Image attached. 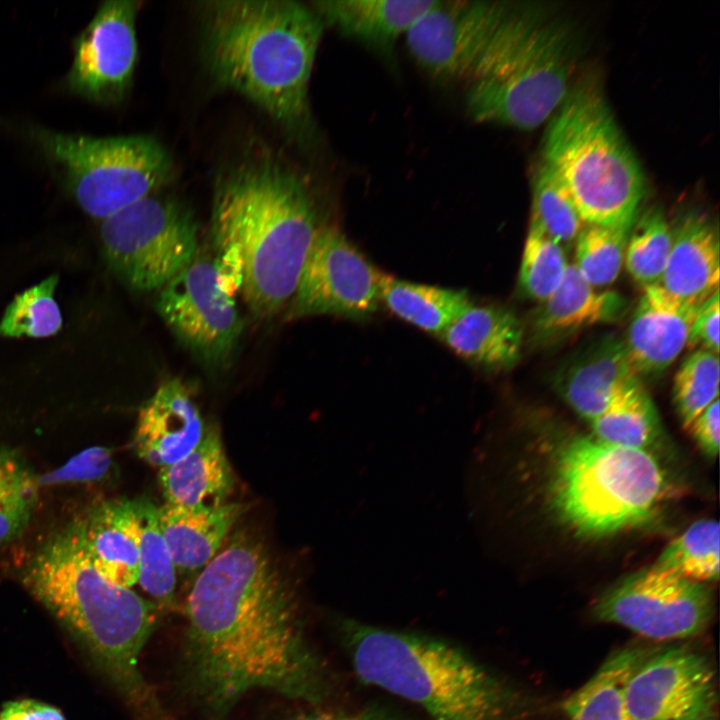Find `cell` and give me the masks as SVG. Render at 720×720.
<instances>
[{"mask_svg": "<svg viewBox=\"0 0 720 720\" xmlns=\"http://www.w3.org/2000/svg\"><path fill=\"white\" fill-rule=\"evenodd\" d=\"M185 610L190 682L214 713L223 715L254 689L319 698L321 668L294 593L256 537L234 535L201 569Z\"/></svg>", "mask_w": 720, "mask_h": 720, "instance_id": "6da1fadb", "label": "cell"}, {"mask_svg": "<svg viewBox=\"0 0 720 720\" xmlns=\"http://www.w3.org/2000/svg\"><path fill=\"white\" fill-rule=\"evenodd\" d=\"M320 226L288 170L264 162L234 169L216 186L211 218L225 289H238L256 316H273L292 298Z\"/></svg>", "mask_w": 720, "mask_h": 720, "instance_id": "7a4b0ae2", "label": "cell"}, {"mask_svg": "<svg viewBox=\"0 0 720 720\" xmlns=\"http://www.w3.org/2000/svg\"><path fill=\"white\" fill-rule=\"evenodd\" d=\"M204 9V51L215 79L281 124H300L322 34L315 11L291 0L213 1Z\"/></svg>", "mask_w": 720, "mask_h": 720, "instance_id": "3957f363", "label": "cell"}, {"mask_svg": "<svg viewBox=\"0 0 720 720\" xmlns=\"http://www.w3.org/2000/svg\"><path fill=\"white\" fill-rule=\"evenodd\" d=\"M23 582L88 647L130 701L155 706V696L138 669L140 652L155 624L154 605L95 569L80 520L42 543L25 568Z\"/></svg>", "mask_w": 720, "mask_h": 720, "instance_id": "277c9868", "label": "cell"}, {"mask_svg": "<svg viewBox=\"0 0 720 720\" xmlns=\"http://www.w3.org/2000/svg\"><path fill=\"white\" fill-rule=\"evenodd\" d=\"M357 676L422 708L432 720H511L512 690L461 649L432 637L344 624Z\"/></svg>", "mask_w": 720, "mask_h": 720, "instance_id": "5b68a950", "label": "cell"}, {"mask_svg": "<svg viewBox=\"0 0 720 720\" xmlns=\"http://www.w3.org/2000/svg\"><path fill=\"white\" fill-rule=\"evenodd\" d=\"M573 68L568 26L538 8L512 7L467 82V110L478 122L534 129L567 96Z\"/></svg>", "mask_w": 720, "mask_h": 720, "instance_id": "8992f818", "label": "cell"}, {"mask_svg": "<svg viewBox=\"0 0 720 720\" xmlns=\"http://www.w3.org/2000/svg\"><path fill=\"white\" fill-rule=\"evenodd\" d=\"M550 122L543 161L585 224L633 223L645 193L642 169L593 79L571 88Z\"/></svg>", "mask_w": 720, "mask_h": 720, "instance_id": "52a82bcc", "label": "cell"}, {"mask_svg": "<svg viewBox=\"0 0 720 720\" xmlns=\"http://www.w3.org/2000/svg\"><path fill=\"white\" fill-rule=\"evenodd\" d=\"M674 486L652 453L575 436L558 450L549 496L574 534L602 538L652 520Z\"/></svg>", "mask_w": 720, "mask_h": 720, "instance_id": "ba28073f", "label": "cell"}, {"mask_svg": "<svg viewBox=\"0 0 720 720\" xmlns=\"http://www.w3.org/2000/svg\"><path fill=\"white\" fill-rule=\"evenodd\" d=\"M83 211L102 219L152 195L172 169L164 147L146 135L95 138L43 127L28 133Z\"/></svg>", "mask_w": 720, "mask_h": 720, "instance_id": "9c48e42d", "label": "cell"}, {"mask_svg": "<svg viewBox=\"0 0 720 720\" xmlns=\"http://www.w3.org/2000/svg\"><path fill=\"white\" fill-rule=\"evenodd\" d=\"M104 258L130 289H161L198 255L197 226L181 203L155 196L105 218L100 228Z\"/></svg>", "mask_w": 720, "mask_h": 720, "instance_id": "30bf717a", "label": "cell"}, {"mask_svg": "<svg viewBox=\"0 0 720 720\" xmlns=\"http://www.w3.org/2000/svg\"><path fill=\"white\" fill-rule=\"evenodd\" d=\"M713 601L703 583L655 565L621 579L596 601L593 615L644 637L685 638L702 631Z\"/></svg>", "mask_w": 720, "mask_h": 720, "instance_id": "8fae6325", "label": "cell"}, {"mask_svg": "<svg viewBox=\"0 0 720 720\" xmlns=\"http://www.w3.org/2000/svg\"><path fill=\"white\" fill-rule=\"evenodd\" d=\"M224 288L217 260L195 259L160 289L156 308L178 341L208 368H223L244 324Z\"/></svg>", "mask_w": 720, "mask_h": 720, "instance_id": "7c38bea8", "label": "cell"}, {"mask_svg": "<svg viewBox=\"0 0 720 720\" xmlns=\"http://www.w3.org/2000/svg\"><path fill=\"white\" fill-rule=\"evenodd\" d=\"M382 276L339 229L320 226L291 298V317L368 319L381 302Z\"/></svg>", "mask_w": 720, "mask_h": 720, "instance_id": "4fadbf2b", "label": "cell"}, {"mask_svg": "<svg viewBox=\"0 0 720 720\" xmlns=\"http://www.w3.org/2000/svg\"><path fill=\"white\" fill-rule=\"evenodd\" d=\"M512 9L502 1H437L405 34L416 63L439 81L468 82Z\"/></svg>", "mask_w": 720, "mask_h": 720, "instance_id": "5bb4252c", "label": "cell"}, {"mask_svg": "<svg viewBox=\"0 0 720 720\" xmlns=\"http://www.w3.org/2000/svg\"><path fill=\"white\" fill-rule=\"evenodd\" d=\"M140 2L109 0L73 43L68 89L87 100L120 101L132 82L138 55L136 16Z\"/></svg>", "mask_w": 720, "mask_h": 720, "instance_id": "9a60e30c", "label": "cell"}, {"mask_svg": "<svg viewBox=\"0 0 720 720\" xmlns=\"http://www.w3.org/2000/svg\"><path fill=\"white\" fill-rule=\"evenodd\" d=\"M626 699L634 720H712L713 671L692 651L668 649L643 660L628 682Z\"/></svg>", "mask_w": 720, "mask_h": 720, "instance_id": "2e32d148", "label": "cell"}, {"mask_svg": "<svg viewBox=\"0 0 720 720\" xmlns=\"http://www.w3.org/2000/svg\"><path fill=\"white\" fill-rule=\"evenodd\" d=\"M640 385L624 341L610 335L576 352L554 376L556 391L588 422Z\"/></svg>", "mask_w": 720, "mask_h": 720, "instance_id": "e0dca14e", "label": "cell"}, {"mask_svg": "<svg viewBox=\"0 0 720 720\" xmlns=\"http://www.w3.org/2000/svg\"><path fill=\"white\" fill-rule=\"evenodd\" d=\"M699 307L672 296L659 284L643 288L624 341L639 378L659 375L676 360L687 346Z\"/></svg>", "mask_w": 720, "mask_h": 720, "instance_id": "ac0fdd59", "label": "cell"}, {"mask_svg": "<svg viewBox=\"0 0 720 720\" xmlns=\"http://www.w3.org/2000/svg\"><path fill=\"white\" fill-rule=\"evenodd\" d=\"M205 430L189 388L178 378L169 379L141 407L134 448L147 463L161 469L191 452Z\"/></svg>", "mask_w": 720, "mask_h": 720, "instance_id": "d6986e66", "label": "cell"}, {"mask_svg": "<svg viewBox=\"0 0 720 720\" xmlns=\"http://www.w3.org/2000/svg\"><path fill=\"white\" fill-rule=\"evenodd\" d=\"M95 569L108 581L130 588L139 577L137 500L117 499L94 506L79 519Z\"/></svg>", "mask_w": 720, "mask_h": 720, "instance_id": "ffe728a7", "label": "cell"}, {"mask_svg": "<svg viewBox=\"0 0 720 720\" xmlns=\"http://www.w3.org/2000/svg\"><path fill=\"white\" fill-rule=\"evenodd\" d=\"M719 238L704 215L692 213L672 228L671 249L659 285L672 296L700 306L719 291Z\"/></svg>", "mask_w": 720, "mask_h": 720, "instance_id": "44dd1931", "label": "cell"}, {"mask_svg": "<svg viewBox=\"0 0 720 720\" xmlns=\"http://www.w3.org/2000/svg\"><path fill=\"white\" fill-rule=\"evenodd\" d=\"M525 328L511 310L470 304L440 335L458 356L487 371L513 367L520 358Z\"/></svg>", "mask_w": 720, "mask_h": 720, "instance_id": "7402d4cb", "label": "cell"}, {"mask_svg": "<svg viewBox=\"0 0 720 720\" xmlns=\"http://www.w3.org/2000/svg\"><path fill=\"white\" fill-rule=\"evenodd\" d=\"M626 308L622 295L593 287L570 263L557 290L533 312L531 327L535 337L552 340L582 328L617 321Z\"/></svg>", "mask_w": 720, "mask_h": 720, "instance_id": "603a6c76", "label": "cell"}, {"mask_svg": "<svg viewBox=\"0 0 720 720\" xmlns=\"http://www.w3.org/2000/svg\"><path fill=\"white\" fill-rule=\"evenodd\" d=\"M239 503L187 507L165 503L158 522L175 567L185 573L202 569L243 513Z\"/></svg>", "mask_w": 720, "mask_h": 720, "instance_id": "cb8c5ba5", "label": "cell"}, {"mask_svg": "<svg viewBox=\"0 0 720 720\" xmlns=\"http://www.w3.org/2000/svg\"><path fill=\"white\" fill-rule=\"evenodd\" d=\"M159 479L166 503L187 507L225 504L234 480L218 429L206 428L191 452L160 469Z\"/></svg>", "mask_w": 720, "mask_h": 720, "instance_id": "d4e9b609", "label": "cell"}, {"mask_svg": "<svg viewBox=\"0 0 720 720\" xmlns=\"http://www.w3.org/2000/svg\"><path fill=\"white\" fill-rule=\"evenodd\" d=\"M434 0H320L313 10L338 31L381 50L391 49Z\"/></svg>", "mask_w": 720, "mask_h": 720, "instance_id": "484cf974", "label": "cell"}, {"mask_svg": "<svg viewBox=\"0 0 720 720\" xmlns=\"http://www.w3.org/2000/svg\"><path fill=\"white\" fill-rule=\"evenodd\" d=\"M639 649L611 654L563 703L568 720H634L626 699L628 682L645 659Z\"/></svg>", "mask_w": 720, "mask_h": 720, "instance_id": "4316f807", "label": "cell"}, {"mask_svg": "<svg viewBox=\"0 0 720 720\" xmlns=\"http://www.w3.org/2000/svg\"><path fill=\"white\" fill-rule=\"evenodd\" d=\"M380 297L399 318L439 336L471 304L463 290L412 283L387 275L382 276Z\"/></svg>", "mask_w": 720, "mask_h": 720, "instance_id": "83f0119b", "label": "cell"}, {"mask_svg": "<svg viewBox=\"0 0 720 720\" xmlns=\"http://www.w3.org/2000/svg\"><path fill=\"white\" fill-rule=\"evenodd\" d=\"M589 423L596 439L649 453L662 436L657 409L643 385L625 394Z\"/></svg>", "mask_w": 720, "mask_h": 720, "instance_id": "f1b7e54d", "label": "cell"}, {"mask_svg": "<svg viewBox=\"0 0 720 720\" xmlns=\"http://www.w3.org/2000/svg\"><path fill=\"white\" fill-rule=\"evenodd\" d=\"M37 479L19 452L0 446V545L28 526L38 500Z\"/></svg>", "mask_w": 720, "mask_h": 720, "instance_id": "f546056e", "label": "cell"}, {"mask_svg": "<svg viewBox=\"0 0 720 720\" xmlns=\"http://www.w3.org/2000/svg\"><path fill=\"white\" fill-rule=\"evenodd\" d=\"M719 537L718 521H696L664 548L654 565L695 582L717 581Z\"/></svg>", "mask_w": 720, "mask_h": 720, "instance_id": "4dcf8cb0", "label": "cell"}, {"mask_svg": "<svg viewBox=\"0 0 720 720\" xmlns=\"http://www.w3.org/2000/svg\"><path fill=\"white\" fill-rule=\"evenodd\" d=\"M671 243L672 227L662 211L650 208L636 215L624 257L626 269L634 281L643 288L660 283Z\"/></svg>", "mask_w": 720, "mask_h": 720, "instance_id": "1f68e13d", "label": "cell"}, {"mask_svg": "<svg viewBox=\"0 0 720 720\" xmlns=\"http://www.w3.org/2000/svg\"><path fill=\"white\" fill-rule=\"evenodd\" d=\"M530 216L529 225L562 245L576 240L585 225L567 188L544 161L533 176Z\"/></svg>", "mask_w": 720, "mask_h": 720, "instance_id": "d6a6232c", "label": "cell"}, {"mask_svg": "<svg viewBox=\"0 0 720 720\" xmlns=\"http://www.w3.org/2000/svg\"><path fill=\"white\" fill-rule=\"evenodd\" d=\"M632 224H585L578 234L573 264L593 287L610 285L620 274Z\"/></svg>", "mask_w": 720, "mask_h": 720, "instance_id": "836d02e7", "label": "cell"}, {"mask_svg": "<svg viewBox=\"0 0 720 720\" xmlns=\"http://www.w3.org/2000/svg\"><path fill=\"white\" fill-rule=\"evenodd\" d=\"M139 514V577L141 587L162 604L172 601L176 567L158 522V508L137 500Z\"/></svg>", "mask_w": 720, "mask_h": 720, "instance_id": "e575fe53", "label": "cell"}, {"mask_svg": "<svg viewBox=\"0 0 720 720\" xmlns=\"http://www.w3.org/2000/svg\"><path fill=\"white\" fill-rule=\"evenodd\" d=\"M57 283L58 276L52 275L17 295L0 322V335L42 338L56 334L62 327L61 312L54 299Z\"/></svg>", "mask_w": 720, "mask_h": 720, "instance_id": "d590c367", "label": "cell"}, {"mask_svg": "<svg viewBox=\"0 0 720 720\" xmlns=\"http://www.w3.org/2000/svg\"><path fill=\"white\" fill-rule=\"evenodd\" d=\"M568 267L563 245L529 225L519 270L521 291L532 300L544 302L560 286Z\"/></svg>", "mask_w": 720, "mask_h": 720, "instance_id": "8d00e7d4", "label": "cell"}, {"mask_svg": "<svg viewBox=\"0 0 720 720\" xmlns=\"http://www.w3.org/2000/svg\"><path fill=\"white\" fill-rule=\"evenodd\" d=\"M718 354L697 349L684 359L673 380V403L688 428L719 394Z\"/></svg>", "mask_w": 720, "mask_h": 720, "instance_id": "74e56055", "label": "cell"}, {"mask_svg": "<svg viewBox=\"0 0 720 720\" xmlns=\"http://www.w3.org/2000/svg\"><path fill=\"white\" fill-rule=\"evenodd\" d=\"M111 465V450L93 446L70 458L60 468L38 477V485L96 482L108 475Z\"/></svg>", "mask_w": 720, "mask_h": 720, "instance_id": "f35d334b", "label": "cell"}, {"mask_svg": "<svg viewBox=\"0 0 720 720\" xmlns=\"http://www.w3.org/2000/svg\"><path fill=\"white\" fill-rule=\"evenodd\" d=\"M719 314V291H716L698 308L690 328L686 347L718 354Z\"/></svg>", "mask_w": 720, "mask_h": 720, "instance_id": "ab89813d", "label": "cell"}, {"mask_svg": "<svg viewBox=\"0 0 720 720\" xmlns=\"http://www.w3.org/2000/svg\"><path fill=\"white\" fill-rule=\"evenodd\" d=\"M719 398L700 413L687 428L702 451L716 457L719 450Z\"/></svg>", "mask_w": 720, "mask_h": 720, "instance_id": "60d3db41", "label": "cell"}, {"mask_svg": "<svg viewBox=\"0 0 720 720\" xmlns=\"http://www.w3.org/2000/svg\"><path fill=\"white\" fill-rule=\"evenodd\" d=\"M0 720H66L62 712L47 703L34 699L6 702L0 709Z\"/></svg>", "mask_w": 720, "mask_h": 720, "instance_id": "b9f144b4", "label": "cell"}, {"mask_svg": "<svg viewBox=\"0 0 720 720\" xmlns=\"http://www.w3.org/2000/svg\"><path fill=\"white\" fill-rule=\"evenodd\" d=\"M302 720H393L376 713H359V714H319L305 717Z\"/></svg>", "mask_w": 720, "mask_h": 720, "instance_id": "7bdbcfd3", "label": "cell"}]
</instances>
